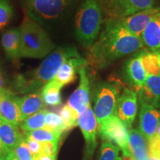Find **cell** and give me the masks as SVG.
I'll use <instances>...</instances> for the list:
<instances>
[{"label": "cell", "mask_w": 160, "mask_h": 160, "mask_svg": "<svg viewBox=\"0 0 160 160\" xmlns=\"http://www.w3.org/2000/svg\"><path fill=\"white\" fill-rule=\"evenodd\" d=\"M143 45L141 37L131 34L117 19H110L99 40L90 48L88 63L97 69L105 68L118 59L142 48Z\"/></svg>", "instance_id": "6da1fadb"}, {"label": "cell", "mask_w": 160, "mask_h": 160, "mask_svg": "<svg viewBox=\"0 0 160 160\" xmlns=\"http://www.w3.org/2000/svg\"><path fill=\"white\" fill-rule=\"evenodd\" d=\"M78 57H80L79 52L73 46L59 47L50 53L35 70L16 76L13 88L18 93L25 94L41 90L55 77L65 62Z\"/></svg>", "instance_id": "7a4b0ae2"}, {"label": "cell", "mask_w": 160, "mask_h": 160, "mask_svg": "<svg viewBox=\"0 0 160 160\" xmlns=\"http://www.w3.org/2000/svg\"><path fill=\"white\" fill-rule=\"evenodd\" d=\"M20 56L42 59L51 53L54 45L39 23L25 13L19 27Z\"/></svg>", "instance_id": "3957f363"}, {"label": "cell", "mask_w": 160, "mask_h": 160, "mask_svg": "<svg viewBox=\"0 0 160 160\" xmlns=\"http://www.w3.org/2000/svg\"><path fill=\"white\" fill-rule=\"evenodd\" d=\"M102 22L99 0H85L76 16V35L78 41L90 48L99 33Z\"/></svg>", "instance_id": "277c9868"}, {"label": "cell", "mask_w": 160, "mask_h": 160, "mask_svg": "<svg viewBox=\"0 0 160 160\" xmlns=\"http://www.w3.org/2000/svg\"><path fill=\"white\" fill-rule=\"evenodd\" d=\"M119 89L114 84L101 82L95 90L93 112L97 118L98 127L104 122L116 115Z\"/></svg>", "instance_id": "5b68a950"}, {"label": "cell", "mask_w": 160, "mask_h": 160, "mask_svg": "<svg viewBox=\"0 0 160 160\" xmlns=\"http://www.w3.org/2000/svg\"><path fill=\"white\" fill-rule=\"evenodd\" d=\"M26 14L38 23L59 17L73 0H23Z\"/></svg>", "instance_id": "8992f818"}, {"label": "cell", "mask_w": 160, "mask_h": 160, "mask_svg": "<svg viewBox=\"0 0 160 160\" xmlns=\"http://www.w3.org/2000/svg\"><path fill=\"white\" fill-rule=\"evenodd\" d=\"M98 133L104 142H114L124 156H131L128 148V128L117 115L112 116L99 125Z\"/></svg>", "instance_id": "52a82bcc"}, {"label": "cell", "mask_w": 160, "mask_h": 160, "mask_svg": "<svg viewBox=\"0 0 160 160\" xmlns=\"http://www.w3.org/2000/svg\"><path fill=\"white\" fill-rule=\"evenodd\" d=\"M77 126L81 130L85 142L83 160H92L97 146L98 123L91 104L78 117Z\"/></svg>", "instance_id": "ba28073f"}, {"label": "cell", "mask_w": 160, "mask_h": 160, "mask_svg": "<svg viewBox=\"0 0 160 160\" xmlns=\"http://www.w3.org/2000/svg\"><path fill=\"white\" fill-rule=\"evenodd\" d=\"M85 67L86 66H84L78 70V73L79 74V86L69 97L67 103L69 107L75 112L78 117L88 108L91 104V87Z\"/></svg>", "instance_id": "9c48e42d"}, {"label": "cell", "mask_w": 160, "mask_h": 160, "mask_svg": "<svg viewBox=\"0 0 160 160\" xmlns=\"http://www.w3.org/2000/svg\"><path fill=\"white\" fill-rule=\"evenodd\" d=\"M159 13V8L148 9L129 17L121 18L120 19H117V22L131 34L141 37L150 22Z\"/></svg>", "instance_id": "30bf717a"}, {"label": "cell", "mask_w": 160, "mask_h": 160, "mask_svg": "<svg viewBox=\"0 0 160 160\" xmlns=\"http://www.w3.org/2000/svg\"><path fill=\"white\" fill-rule=\"evenodd\" d=\"M137 108V93L125 88L118 99L116 115L127 126L128 128H131L134 122Z\"/></svg>", "instance_id": "8fae6325"}, {"label": "cell", "mask_w": 160, "mask_h": 160, "mask_svg": "<svg viewBox=\"0 0 160 160\" xmlns=\"http://www.w3.org/2000/svg\"><path fill=\"white\" fill-rule=\"evenodd\" d=\"M139 131L148 142L154 137L160 122V111L153 106L140 103Z\"/></svg>", "instance_id": "7c38bea8"}, {"label": "cell", "mask_w": 160, "mask_h": 160, "mask_svg": "<svg viewBox=\"0 0 160 160\" xmlns=\"http://www.w3.org/2000/svg\"><path fill=\"white\" fill-rule=\"evenodd\" d=\"M16 97L14 93L7 89L0 93V117L19 127L22 123L21 113Z\"/></svg>", "instance_id": "4fadbf2b"}, {"label": "cell", "mask_w": 160, "mask_h": 160, "mask_svg": "<svg viewBox=\"0 0 160 160\" xmlns=\"http://www.w3.org/2000/svg\"><path fill=\"white\" fill-rule=\"evenodd\" d=\"M153 0H111L113 12L121 18L153 8Z\"/></svg>", "instance_id": "5bb4252c"}, {"label": "cell", "mask_w": 160, "mask_h": 160, "mask_svg": "<svg viewBox=\"0 0 160 160\" xmlns=\"http://www.w3.org/2000/svg\"><path fill=\"white\" fill-rule=\"evenodd\" d=\"M88 64V62L81 56L68 59L62 64L57 75L52 80L62 88L68 84L73 82L76 79V72L80 68L86 66Z\"/></svg>", "instance_id": "9a60e30c"}, {"label": "cell", "mask_w": 160, "mask_h": 160, "mask_svg": "<svg viewBox=\"0 0 160 160\" xmlns=\"http://www.w3.org/2000/svg\"><path fill=\"white\" fill-rule=\"evenodd\" d=\"M139 93L140 103L160 108V76L148 75Z\"/></svg>", "instance_id": "2e32d148"}, {"label": "cell", "mask_w": 160, "mask_h": 160, "mask_svg": "<svg viewBox=\"0 0 160 160\" xmlns=\"http://www.w3.org/2000/svg\"><path fill=\"white\" fill-rule=\"evenodd\" d=\"M16 99L21 113L22 122L30 116L42 110L45 105L42 96L41 90L28 93L22 97H16Z\"/></svg>", "instance_id": "e0dca14e"}, {"label": "cell", "mask_w": 160, "mask_h": 160, "mask_svg": "<svg viewBox=\"0 0 160 160\" xmlns=\"http://www.w3.org/2000/svg\"><path fill=\"white\" fill-rule=\"evenodd\" d=\"M128 148L134 160H151L149 157V142L139 129L129 130Z\"/></svg>", "instance_id": "ac0fdd59"}, {"label": "cell", "mask_w": 160, "mask_h": 160, "mask_svg": "<svg viewBox=\"0 0 160 160\" xmlns=\"http://www.w3.org/2000/svg\"><path fill=\"white\" fill-rule=\"evenodd\" d=\"M126 74L130 83L139 92L145 85L148 77L139 55L131 59L127 63Z\"/></svg>", "instance_id": "d6986e66"}, {"label": "cell", "mask_w": 160, "mask_h": 160, "mask_svg": "<svg viewBox=\"0 0 160 160\" xmlns=\"http://www.w3.org/2000/svg\"><path fill=\"white\" fill-rule=\"evenodd\" d=\"M24 138L18 126L8 122L0 117V139L8 148L13 151Z\"/></svg>", "instance_id": "ffe728a7"}, {"label": "cell", "mask_w": 160, "mask_h": 160, "mask_svg": "<svg viewBox=\"0 0 160 160\" xmlns=\"http://www.w3.org/2000/svg\"><path fill=\"white\" fill-rule=\"evenodd\" d=\"M2 45L10 59L17 60L21 57L19 28H12L4 32L2 36Z\"/></svg>", "instance_id": "44dd1931"}, {"label": "cell", "mask_w": 160, "mask_h": 160, "mask_svg": "<svg viewBox=\"0 0 160 160\" xmlns=\"http://www.w3.org/2000/svg\"><path fill=\"white\" fill-rule=\"evenodd\" d=\"M143 44L152 51L160 50V13L153 18L142 34Z\"/></svg>", "instance_id": "7402d4cb"}, {"label": "cell", "mask_w": 160, "mask_h": 160, "mask_svg": "<svg viewBox=\"0 0 160 160\" xmlns=\"http://www.w3.org/2000/svg\"><path fill=\"white\" fill-rule=\"evenodd\" d=\"M139 56L147 76H160V50L144 52Z\"/></svg>", "instance_id": "603a6c76"}, {"label": "cell", "mask_w": 160, "mask_h": 160, "mask_svg": "<svg viewBox=\"0 0 160 160\" xmlns=\"http://www.w3.org/2000/svg\"><path fill=\"white\" fill-rule=\"evenodd\" d=\"M62 87L51 80L48 83L46 84L42 91V96L45 105L58 106L61 105V89Z\"/></svg>", "instance_id": "cb8c5ba5"}, {"label": "cell", "mask_w": 160, "mask_h": 160, "mask_svg": "<svg viewBox=\"0 0 160 160\" xmlns=\"http://www.w3.org/2000/svg\"><path fill=\"white\" fill-rule=\"evenodd\" d=\"M46 113H47V110L42 109L34 114L30 116L29 117L22 122L21 125H19L20 129L25 133L36 131V130L45 128Z\"/></svg>", "instance_id": "d4e9b609"}, {"label": "cell", "mask_w": 160, "mask_h": 160, "mask_svg": "<svg viewBox=\"0 0 160 160\" xmlns=\"http://www.w3.org/2000/svg\"><path fill=\"white\" fill-rule=\"evenodd\" d=\"M63 133L49 131L46 128H42L36 131L25 133V137L37 140L39 142H57L59 143L60 138Z\"/></svg>", "instance_id": "484cf974"}, {"label": "cell", "mask_w": 160, "mask_h": 160, "mask_svg": "<svg viewBox=\"0 0 160 160\" xmlns=\"http://www.w3.org/2000/svg\"><path fill=\"white\" fill-rule=\"evenodd\" d=\"M45 128L49 131L58 132L63 133L66 131H68L65 123L59 115L57 113L47 111L45 119Z\"/></svg>", "instance_id": "4316f807"}, {"label": "cell", "mask_w": 160, "mask_h": 160, "mask_svg": "<svg viewBox=\"0 0 160 160\" xmlns=\"http://www.w3.org/2000/svg\"><path fill=\"white\" fill-rule=\"evenodd\" d=\"M119 148L109 142H103L101 145L98 160H117L119 159Z\"/></svg>", "instance_id": "83f0119b"}, {"label": "cell", "mask_w": 160, "mask_h": 160, "mask_svg": "<svg viewBox=\"0 0 160 160\" xmlns=\"http://www.w3.org/2000/svg\"><path fill=\"white\" fill-rule=\"evenodd\" d=\"M13 16V10L9 0H0V30L5 28Z\"/></svg>", "instance_id": "f1b7e54d"}, {"label": "cell", "mask_w": 160, "mask_h": 160, "mask_svg": "<svg viewBox=\"0 0 160 160\" xmlns=\"http://www.w3.org/2000/svg\"><path fill=\"white\" fill-rule=\"evenodd\" d=\"M59 116L62 119L63 122L65 123L68 130H71L73 128L77 126V119L78 117L75 112L69 107L68 105H64L62 109L60 110Z\"/></svg>", "instance_id": "f546056e"}, {"label": "cell", "mask_w": 160, "mask_h": 160, "mask_svg": "<svg viewBox=\"0 0 160 160\" xmlns=\"http://www.w3.org/2000/svg\"><path fill=\"white\" fill-rule=\"evenodd\" d=\"M18 160H36V157L30 151L25 138L13 151Z\"/></svg>", "instance_id": "4dcf8cb0"}, {"label": "cell", "mask_w": 160, "mask_h": 160, "mask_svg": "<svg viewBox=\"0 0 160 160\" xmlns=\"http://www.w3.org/2000/svg\"><path fill=\"white\" fill-rule=\"evenodd\" d=\"M149 157L160 159V139H152L149 142Z\"/></svg>", "instance_id": "1f68e13d"}, {"label": "cell", "mask_w": 160, "mask_h": 160, "mask_svg": "<svg viewBox=\"0 0 160 160\" xmlns=\"http://www.w3.org/2000/svg\"><path fill=\"white\" fill-rule=\"evenodd\" d=\"M25 142L27 143L28 146L30 151H31V153H33L35 157H37L39 154H41L42 153V142L37 141V140L30 139V138L25 137Z\"/></svg>", "instance_id": "d6a6232c"}, {"label": "cell", "mask_w": 160, "mask_h": 160, "mask_svg": "<svg viewBox=\"0 0 160 160\" xmlns=\"http://www.w3.org/2000/svg\"><path fill=\"white\" fill-rule=\"evenodd\" d=\"M42 153L53 156V157H57L59 143L49 142L42 143Z\"/></svg>", "instance_id": "836d02e7"}, {"label": "cell", "mask_w": 160, "mask_h": 160, "mask_svg": "<svg viewBox=\"0 0 160 160\" xmlns=\"http://www.w3.org/2000/svg\"><path fill=\"white\" fill-rule=\"evenodd\" d=\"M12 151L9 150L6 146L2 143L0 139V160H3L8 156Z\"/></svg>", "instance_id": "e575fe53"}, {"label": "cell", "mask_w": 160, "mask_h": 160, "mask_svg": "<svg viewBox=\"0 0 160 160\" xmlns=\"http://www.w3.org/2000/svg\"><path fill=\"white\" fill-rule=\"evenodd\" d=\"M36 160H57V157L41 153V154L36 157Z\"/></svg>", "instance_id": "d590c367"}, {"label": "cell", "mask_w": 160, "mask_h": 160, "mask_svg": "<svg viewBox=\"0 0 160 160\" xmlns=\"http://www.w3.org/2000/svg\"><path fill=\"white\" fill-rule=\"evenodd\" d=\"M6 90L5 88V79H4V75L2 68L1 65H0V93Z\"/></svg>", "instance_id": "8d00e7d4"}, {"label": "cell", "mask_w": 160, "mask_h": 160, "mask_svg": "<svg viewBox=\"0 0 160 160\" xmlns=\"http://www.w3.org/2000/svg\"><path fill=\"white\" fill-rule=\"evenodd\" d=\"M3 160H18L17 157H16L14 153H13V151L11 152V153L7 157L5 158V159H4Z\"/></svg>", "instance_id": "74e56055"}, {"label": "cell", "mask_w": 160, "mask_h": 160, "mask_svg": "<svg viewBox=\"0 0 160 160\" xmlns=\"http://www.w3.org/2000/svg\"><path fill=\"white\" fill-rule=\"evenodd\" d=\"M153 138H154V139H160V122L159 124V126H158L157 130V131H156V133H155Z\"/></svg>", "instance_id": "f35d334b"}, {"label": "cell", "mask_w": 160, "mask_h": 160, "mask_svg": "<svg viewBox=\"0 0 160 160\" xmlns=\"http://www.w3.org/2000/svg\"><path fill=\"white\" fill-rule=\"evenodd\" d=\"M121 160H134L133 157L131 156H124L122 155V157H121Z\"/></svg>", "instance_id": "ab89813d"}, {"label": "cell", "mask_w": 160, "mask_h": 160, "mask_svg": "<svg viewBox=\"0 0 160 160\" xmlns=\"http://www.w3.org/2000/svg\"><path fill=\"white\" fill-rule=\"evenodd\" d=\"M151 160H160V159H153V158H150Z\"/></svg>", "instance_id": "60d3db41"}, {"label": "cell", "mask_w": 160, "mask_h": 160, "mask_svg": "<svg viewBox=\"0 0 160 160\" xmlns=\"http://www.w3.org/2000/svg\"><path fill=\"white\" fill-rule=\"evenodd\" d=\"M117 160H121V157H119V159H118Z\"/></svg>", "instance_id": "b9f144b4"}]
</instances>
